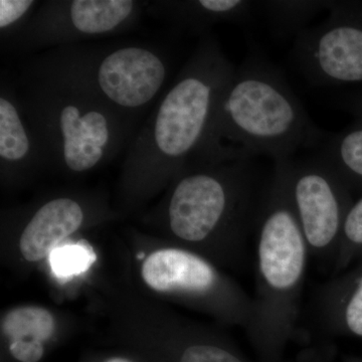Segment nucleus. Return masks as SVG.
<instances>
[{"instance_id":"nucleus-3","label":"nucleus","mask_w":362,"mask_h":362,"mask_svg":"<svg viewBox=\"0 0 362 362\" xmlns=\"http://www.w3.org/2000/svg\"><path fill=\"white\" fill-rule=\"evenodd\" d=\"M285 161L275 162L254 225L256 293L246 329L268 349H278L297 328L310 255L293 209Z\"/></svg>"},{"instance_id":"nucleus-6","label":"nucleus","mask_w":362,"mask_h":362,"mask_svg":"<svg viewBox=\"0 0 362 362\" xmlns=\"http://www.w3.org/2000/svg\"><path fill=\"white\" fill-rule=\"evenodd\" d=\"M33 66L68 81L131 122L160 95L169 75L165 54L143 44L56 47Z\"/></svg>"},{"instance_id":"nucleus-19","label":"nucleus","mask_w":362,"mask_h":362,"mask_svg":"<svg viewBox=\"0 0 362 362\" xmlns=\"http://www.w3.org/2000/svg\"><path fill=\"white\" fill-rule=\"evenodd\" d=\"M356 247H362V197L354 206L350 207L337 252V266H342L347 257Z\"/></svg>"},{"instance_id":"nucleus-15","label":"nucleus","mask_w":362,"mask_h":362,"mask_svg":"<svg viewBox=\"0 0 362 362\" xmlns=\"http://www.w3.org/2000/svg\"><path fill=\"white\" fill-rule=\"evenodd\" d=\"M333 1L326 0H263L256 1L271 30L279 37L295 35L306 30L307 25L322 11H329Z\"/></svg>"},{"instance_id":"nucleus-7","label":"nucleus","mask_w":362,"mask_h":362,"mask_svg":"<svg viewBox=\"0 0 362 362\" xmlns=\"http://www.w3.org/2000/svg\"><path fill=\"white\" fill-rule=\"evenodd\" d=\"M144 7L135 0H47L9 45L32 52L121 35L138 25Z\"/></svg>"},{"instance_id":"nucleus-20","label":"nucleus","mask_w":362,"mask_h":362,"mask_svg":"<svg viewBox=\"0 0 362 362\" xmlns=\"http://www.w3.org/2000/svg\"><path fill=\"white\" fill-rule=\"evenodd\" d=\"M64 247L58 249L52 256V265L59 275L68 276L85 270L93 261V252L90 246Z\"/></svg>"},{"instance_id":"nucleus-10","label":"nucleus","mask_w":362,"mask_h":362,"mask_svg":"<svg viewBox=\"0 0 362 362\" xmlns=\"http://www.w3.org/2000/svg\"><path fill=\"white\" fill-rule=\"evenodd\" d=\"M49 163L44 147L35 132L13 86H0V165L2 175L23 171Z\"/></svg>"},{"instance_id":"nucleus-4","label":"nucleus","mask_w":362,"mask_h":362,"mask_svg":"<svg viewBox=\"0 0 362 362\" xmlns=\"http://www.w3.org/2000/svg\"><path fill=\"white\" fill-rule=\"evenodd\" d=\"M49 163L86 173L115 158L136 124L68 81L32 66L20 95Z\"/></svg>"},{"instance_id":"nucleus-1","label":"nucleus","mask_w":362,"mask_h":362,"mask_svg":"<svg viewBox=\"0 0 362 362\" xmlns=\"http://www.w3.org/2000/svg\"><path fill=\"white\" fill-rule=\"evenodd\" d=\"M235 68L213 35H204L175 82L128 145L125 182L149 192L199 168L216 106Z\"/></svg>"},{"instance_id":"nucleus-5","label":"nucleus","mask_w":362,"mask_h":362,"mask_svg":"<svg viewBox=\"0 0 362 362\" xmlns=\"http://www.w3.org/2000/svg\"><path fill=\"white\" fill-rule=\"evenodd\" d=\"M261 197L251 159L188 169L175 178L166 223L181 242L221 246L238 259L254 228Z\"/></svg>"},{"instance_id":"nucleus-13","label":"nucleus","mask_w":362,"mask_h":362,"mask_svg":"<svg viewBox=\"0 0 362 362\" xmlns=\"http://www.w3.org/2000/svg\"><path fill=\"white\" fill-rule=\"evenodd\" d=\"M1 332L8 350L18 362H40L45 354V342L54 332L51 312L39 306L13 309L1 321Z\"/></svg>"},{"instance_id":"nucleus-18","label":"nucleus","mask_w":362,"mask_h":362,"mask_svg":"<svg viewBox=\"0 0 362 362\" xmlns=\"http://www.w3.org/2000/svg\"><path fill=\"white\" fill-rule=\"evenodd\" d=\"M176 362H245L223 345L214 342H187L180 350Z\"/></svg>"},{"instance_id":"nucleus-17","label":"nucleus","mask_w":362,"mask_h":362,"mask_svg":"<svg viewBox=\"0 0 362 362\" xmlns=\"http://www.w3.org/2000/svg\"><path fill=\"white\" fill-rule=\"evenodd\" d=\"M40 2L35 0H0L1 44L11 42L25 28Z\"/></svg>"},{"instance_id":"nucleus-16","label":"nucleus","mask_w":362,"mask_h":362,"mask_svg":"<svg viewBox=\"0 0 362 362\" xmlns=\"http://www.w3.org/2000/svg\"><path fill=\"white\" fill-rule=\"evenodd\" d=\"M337 171L362 180V127L326 140L319 153Z\"/></svg>"},{"instance_id":"nucleus-11","label":"nucleus","mask_w":362,"mask_h":362,"mask_svg":"<svg viewBox=\"0 0 362 362\" xmlns=\"http://www.w3.org/2000/svg\"><path fill=\"white\" fill-rule=\"evenodd\" d=\"M85 206L73 197H56L35 211L23 228L20 250L28 262L47 257L85 223Z\"/></svg>"},{"instance_id":"nucleus-9","label":"nucleus","mask_w":362,"mask_h":362,"mask_svg":"<svg viewBox=\"0 0 362 362\" xmlns=\"http://www.w3.org/2000/svg\"><path fill=\"white\" fill-rule=\"evenodd\" d=\"M328 18L295 37L293 59L304 77L318 86L362 81V26L333 2Z\"/></svg>"},{"instance_id":"nucleus-14","label":"nucleus","mask_w":362,"mask_h":362,"mask_svg":"<svg viewBox=\"0 0 362 362\" xmlns=\"http://www.w3.org/2000/svg\"><path fill=\"white\" fill-rule=\"evenodd\" d=\"M319 311L327 329H344L362 337V273L356 282H327L318 295Z\"/></svg>"},{"instance_id":"nucleus-12","label":"nucleus","mask_w":362,"mask_h":362,"mask_svg":"<svg viewBox=\"0 0 362 362\" xmlns=\"http://www.w3.org/2000/svg\"><path fill=\"white\" fill-rule=\"evenodd\" d=\"M154 16L192 35H206L218 25H245L252 21L256 1L250 0H181L144 2Z\"/></svg>"},{"instance_id":"nucleus-2","label":"nucleus","mask_w":362,"mask_h":362,"mask_svg":"<svg viewBox=\"0 0 362 362\" xmlns=\"http://www.w3.org/2000/svg\"><path fill=\"white\" fill-rule=\"evenodd\" d=\"M323 136L282 71L252 52L221 94L199 168L256 156L290 160Z\"/></svg>"},{"instance_id":"nucleus-8","label":"nucleus","mask_w":362,"mask_h":362,"mask_svg":"<svg viewBox=\"0 0 362 362\" xmlns=\"http://www.w3.org/2000/svg\"><path fill=\"white\" fill-rule=\"evenodd\" d=\"M293 209L312 256L329 259L339 247L347 206L341 177L320 156L285 161Z\"/></svg>"},{"instance_id":"nucleus-21","label":"nucleus","mask_w":362,"mask_h":362,"mask_svg":"<svg viewBox=\"0 0 362 362\" xmlns=\"http://www.w3.org/2000/svg\"><path fill=\"white\" fill-rule=\"evenodd\" d=\"M103 362H134L131 361V359L126 358V357L121 356H114L110 357V358L106 359V361Z\"/></svg>"}]
</instances>
